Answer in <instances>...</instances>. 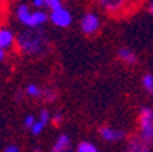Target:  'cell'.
<instances>
[{"mask_svg": "<svg viewBox=\"0 0 153 152\" xmlns=\"http://www.w3.org/2000/svg\"><path fill=\"white\" fill-rule=\"evenodd\" d=\"M18 49L26 55H41L49 47V38L44 31L30 29L21 32L17 38Z\"/></svg>", "mask_w": 153, "mask_h": 152, "instance_id": "cell-1", "label": "cell"}, {"mask_svg": "<svg viewBox=\"0 0 153 152\" xmlns=\"http://www.w3.org/2000/svg\"><path fill=\"white\" fill-rule=\"evenodd\" d=\"M140 136L149 145L153 143V108L150 106L140 110Z\"/></svg>", "mask_w": 153, "mask_h": 152, "instance_id": "cell-2", "label": "cell"}, {"mask_svg": "<svg viewBox=\"0 0 153 152\" xmlns=\"http://www.w3.org/2000/svg\"><path fill=\"white\" fill-rule=\"evenodd\" d=\"M50 20L52 23L58 28H67L71 25V14L68 12V9L65 8H61L58 11H53L50 12Z\"/></svg>", "mask_w": 153, "mask_h": 152, "instance_id": "cell-3", "label": "cell"}, {"mask_svg": "<svg viewBox=\"0 0 153 152\" xmlns=\"http://www.w3.org/2000/svg\"><path fill=\"white\" fill-rule=\"evenodd\" d=\"M124 152H150V145L141 136H132L127 140Z\"/></svg>", "mask_w": 153, "mask_h": 152, "instance_id": "cell-4", "label": "cell"}, {"mask_svg": "<svg viewBox=\"0 0 153 152\" xmlns=\"http://www.w3.org/2000/svg\"><path fill=\"white\" fill-rule=\"evenodd\" d=\"M100 26V21H99V17L93 12H88L82 17V21H80V28L85 34H94Z\"/></svg>", "mask_w": 153, "mask_h": 152, "instance_id": "cell-5", "label": "cell"}, {"mask_svg": "<svg viewBox=\"0 0 153 152\" xmlns=\"http://www.w3.org/2000/svg\"><path fill=\"white\" fill-rule=\"evenodd\" d=\"M100 136L106 142H118V140L126 137V131H123V129H117V128L103 126L100 129Z\"/></svg>", "mask_w": 153, "mask_h": 152, "instance_id": "cell-6", "label": "cell"}, {"mask_svg": "<svg viewBox=\"0 0 153 152\" xmlns=\"http://www.w3.org/2000/svg\"><path fill=\"white\" fill-rule=\"evenodd\" d=\"M47 21V14L44 11H32L29 20H27V23L26 26L30 28V29H36L39 26H42Z\"/></svg>", "mask_w": 153, "mask_h": 152, "instance_id": "cell-7", "label": "cell"}, {"mask_svg": "<svg viewBox=\"0 0 153 152\" xmlns=\"http://www.w3.org/2000/svg\"><path fill=\"white\" fill-rule=\"evenodd\" d=\"M50 152H71V139L67 134L59 136Z\"/></svg>", "mask_w": 153, "mask_h": 152, "instance_id": "cell-8", "label": "cell"}, {"mask_svg": "<svg viewBox=\"0 0 153 152\" xmlns=\"http://www.w3.org/2000/svg\"><path fill=\"white\" fill-rule=\"evenodd\" d=\"M50 120V114H49V111L47 110H42L41 111V114H39V119L36 120V123L33 125V128L30 129V133L33 134V136H38L42 129H44V126L47 125V122Z\"/></svg>", "mask_w": 153, "mask_h": 152, "instance_id": "cell-9", "label": "cell"}, {"mask_svg": "<svg viewBox=\"0 0 153 152\" xmlns=\"http://www.w3.org/2000/svg\"><path fill=\"white\" fill-rule=\"evenodd\" d=\"M99 5H100L103 9H106L108 12H117V11H120L126 3L121 2V0H100Z\"/></svg>", "mask_w": 153, "mask_h": 152, "instance_id": "cell-10", "label": "cell"}, {"mask_svg": "<svg viewBox=\"0 0 153 152\" xmlns=\"http://www.w3.org/2000/svg\"><path fill=\"white\" fill-rule=\"evenodd\" d=\"M14 43V34L9 29L0 28V49H8Z\"/></svg>", "mask_w": 153, "mask_h": 152, "instance_id": "cell-11", "label": "cell"}, {"mask_svg": "<svg viewBox=\"0 0 153 152\" xmlns=\"http://www.w3.org/2000/svg\"><path fill=\"white\" fill-rule=\"evenodd\" d=\"M30 14H32V11H30L29 5H18L17 9H15V15H17L18 21H21L23 25L27 23V20H29Z\"/></svg>", "mask_w": 153, "mask_h": 152, "instance_id": "cell-12", "label": "cell"}, {"mask_svg": "<svg viewBox=\"0 0 153 152\" xmlns=\"http://www.w3.org/2000/svg\"><path fill=\"white\" fill-rule=\"evenodd\" d=\"M118 58L123 61V62H126V64H135L137 62V53L135 52H132L130 49H127V47H123V49H120L118 50Z\"/></svg>", "mask_w": 153, "mask_h": 152, "instance_id": "cell-13", "label": "cell"}, {"mask_svg": "<svg viewBox=\"0 0 153 152\" xmlns=\"http://www.w3.org/2000/svg\"><path fill=\"white\" fill-rule=\"evenodd\" d=\"M26 94L30 96V97H42V94H44V90L39 88L38 85L35 84H29L26 87Z\"/></svg>", "mask_w": 153, "mask_h": 152, "instance_id": "cell-14", "label": "cell"}, {"mask_svg": "<svg viewBox=\"0 0 153 152\" xmlns=\"http://www.w3.org/2000/svg\"><path fill=\"white\" fill-rule=\"evenodd\" d=\"M143 85L149 94H153V75H144L143 78Z\"/></svg>", "mask_w": 153, "mask_h": 152, "instance_id": "cell-15", "label": "cell"}, {"mask_svg": "<svg viewBox=\"0 0 153 152\" xmlns=\"http://www.w3.org/2000/svg\"><path fill=\"white\" fill-rule=\"evenodd\" d=\"M77 152H99V151H97V148H96L93 143H90V142H82V143H79V146H77Z\"/></svg>", "mask_w": 153, "mask_h": 152, "instance_id": "cell-16", "label": "cell"}, {"mask_svg": "<svg viewBox=\"0 0 153 152\" xmlns=\"http://www.w3.org/2000/svg\"><path fill=\"white\" fill-rule=\"evenodd\" d=\"M46 8L50 9V12H53V11H58V9L64 8V6L61 3V0H46Z\"/></svg>", "mask_w": 153, "mask_h": 152, "instance_id": "cell-17", "label": "cell"}, {"mask_svg": "<svg viewBox=\"0 0 153 152\" xmlns=\"http://www.w3.org/2000/svg\"><path fill=\"white\" fill-rule=\"evenodd\" d=\"M42 99H46L47 102H53L56 99V93L53 90H44V94H42Z\"/></svg>", "mask_w": 153, "mask_h": 152, "instance_id": "cell-18", "label": "cell"}, {"mask_svg": "<svg viewBox=\"0 0 153 152\" xmlns=\"http://www.w3.org/2000/svg\"><path fill=\"white\" fill-rule=\"evenodd\" d=\"M36 123V119L33 117V116H26V119H25V126L26 128H33V125Z\"/></svg>", "mask_w": 153, "mask_h": 152, "instance_id": "cell-19", "label": "cell"}, {"mask_svg": "<svg viewBox=\"0 0 153 152\" xmlns=\"http://www.w3.org/2000/svg\"><path fill=\"white\" fill-rule=\"evenodd\" d=\"M32 5L36 8V11H41V8L46 6V0H33Z\"/></svg>", "mask_w": 153, "mask_h": 152, "instance_id": "cell-20", "label": "cell"}, {"mask_svg": "<svg viewBox=\"0 0 153 152\" xmlns=\"http://www.w3.org/2000/svg\"><path fill=\"white\" fill-rule=\"evenodd\" d=\"M52 119H53V122H55L56 125H59V123L64 120V116H62V113H56V114H55Z\"/></svg>", "mask_w": 153, "mask_h": 152, "instance_id": "cell-21", "label": "cell"}, {"mask_svg": "<svg viewBox=\"0 0 153 152\" xmlns=\"http://www.w3.org/2000/svg\"><path fill=\"white\" fill-rule=\"evenodd\" d=\"M3 152H20V149H18V146H15V145H9V146L5 148Z\"/></svg>", "mask_w": 153, "mask_h": 152, "instance_id": "cell-22", "label": "cell"}, {"mask_svg": "<svg viewBox=\"0 0 153 152\" xmlns=\"http://www.w3.org/2000/svg\"><path fill=\"white\" fill-rule=\"evenodd\" d=\"M21 99H23V94H21V91H17V93H15V100L20 102Z\"/></svg>", "mask_w": 153, "mask_h": 152, "instance_id": "cell-23", "label": "cell"}, {"mask_svg": "<svg viewBox=\"0 0 153 152\" xmlns=\"http://www.w3.org/2000/svg\"><path fill=\"white\" fill-rule=\"evenodd\" d=\"M3 58H5V52L3 49H0V61H3Z\"/></svg>", "mask_w": 153, "mask_h": 152, "instance_id": "cell-24", "label": "cell"}, {"mask_svg": "<svg viewBox=\"0 0 153 152\" xmlns=\"http://www.w3.org/2000/svg\"><path fill=\"white\" fill-rule=\"evenodd\" d=\"M149 9H150V12H152V14H153V2H152V3H150V6H149Z\"/></svg>", "mask_w": 153, "mask_h": 152, "instance_id": "cell-25", "label": "cell"}, {"mask_svg": "<svg viewBox=\"0 0 153 152\" xmlns=\"http://www.w3.org/2000/svg\"><path fill=\"white\" fill-rule=\"evenodd\" d=\"M33 152H41V149H38V148H35V149H33Z\"/></svg>", "mask_w": 153, "mask_h": 152, "instance_id": "cell-26", "label": "cell"}]
</instances>
